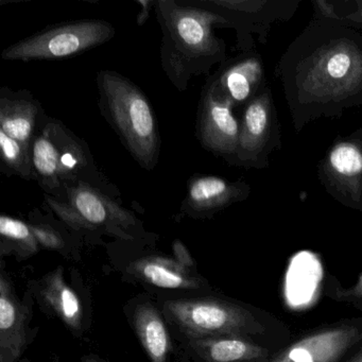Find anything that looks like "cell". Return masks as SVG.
Wrapping results in <instances>:
<instances>
[{"instance_id":"1","label":"cell","mask_w":362,"mask_h":362,"mask_svg":"<svg viewBox=\"0 0 362 362\" xmlns=\"http://www.w3.org/2000/svg\"><path fill=\"white\" fill-rule=\"evenodd\" d=\"M292 126L341 118L362 105V31L313 18L275 67Z\"/></svg>"},{"instance_id":"2","label":"cell","mask_w":362,"mask_h":362,"mask_svg":"<svg viewBox=\"0 0 362 362\" xmlns=\"http://www.w3.org/2000/svg\"><path fill=\"white\" fill-rule=\"evenodd\" d=\"M162 27V64L169 79L184 90L192 76L207 73L226 59V45L214 33L230 22L213 10L182 7L173 0L156 1Z\"/></svg>"},{"instance_id":"3","label":"cell","mask_w":362,"mask_h":362,"mask_svg":"<svg viewBox=\"0 0 362 362\" xmlns=\"http://www.w3.org/2000/svg\"><path fill=\"white\" fill-rule=\"evenodd\" d=\"M31 148L35 180L46 194L66 202L67 189L86 183L112 198L120 196L97 168L88 144L60 120L45 116Z\"/></svg>"},{"instance_id":"4","label":"cell","mask_w":362,"mask_h":362,"mask_svg":"<svg viewBox=\"0 0 362 362\" xmlns=\"http://www.w3.org/2000/svg\"><path fill=\"white\" fill-rule=\"evenodd\" d=\"M97 84L101 114L141 168L153 170L160 158V139L147 97L116 71H99Z\"/></svg>"},{"instance_id":"5","label":"cell","mask_w":362,"mask_h":362,"mask_svg":"<svg viewBox=\"0 0 362 362\" xmlns=\"http://www.w3.org/2000/svg\"><path fill=\"white\" fill-rule=\"evenodd\" d=\"M169 321L190 339L259 334L264 327L238 305L214 298H181L165 303Z\"/></svg>"},{"instance_id":"6","label":"cell","mask_w":362,"mask_h":362,"mask_svg":"<svg viewBox=\"0 0 362 362\" xmlns=\"http://www.w3.org/2000/svg\"><path fill=\"white\" fill-rule=\"evenodd\" d=\"M115 29L105 21L81 20L64 23L35 33L4 50L8 61L63 60L88 52L113 39Z\"/></svg>"},{"instance_id":"7","label":"cell","mask_w":362,"mask_h":362,"mask_svg":"<svg viewBox=\"0 0 362 362\" xmlns=\"http://www.w3.org/2000/svg\"><path fill=\"white\" fill-rule=\"evenodd\" d=\"M317 173L334 200L362 213V124L351 134L332 141L317 163Z\"/></svg>"},{"instance_id":"8","label":"cell","mask_w":362,"mask_h":362,"mask_svg":"<svg viewBox=\"0 0 362 362\" xmlns=\"http://www.w3.org/2000/svg\"><path fill=\"white\" fill-rule=\"evenodd\" d=\"M281 148V126L269 84L243 107L238 149L232 165L264 169L269 156Z\"/></svg>"},{"instance_id":"9","label":"cell","mask_w":362,"mask_h":362,"mask_svg":"<svg viewBox=\"0 0 362 362\" xmlns=\"http://www.w3.org/2000/svg\"><path fill=\"white\" fill-rule=\"evenodd\" d=\"M202 4L230 22V27L236 29L239 47L250 52L254 47L252 35H259L262 43L267 44L273 24L291 20L300 0H209Z\"/></svg>"},{"instance_id":"10","label":"cell","mask_w":362,"mask_h":362,"mask_svg":"<svg viewBox=\"0 0 362 362\" xmlns=\"http://www.w3.org/2000/svg\"><path fill=\"white\" fill-rule=\"evenodd\" d=\"M197 133L203 148L233 164L238 149L240 120L235 116L234 105L218 92L213 78L201 97Z\"/></svg>"},{"instance_id":"11","label":"cell","mask_w":362,"mask_h":362,"mask_svg":"<svg viewBox=\"0 0 362 362\" xmlns=\"http://www.w3.org/2000/svg\"><path fill=\"white\" fill-rule=\"evenodd\" d=\"M115 199L86 183L67 189L66 203L71 204L95 230H105L120 238L132 239L128 230L137 219L115 202Z\"/></svg>"},{"instance_id":"12","label":"cell","mask_w":362,"mask_h":362,"mask_svg":"<svg viewBox=\"0 0 362 362\" xmlns=\"http://www.w3.org/2000/svg\"><path fill=\"white\" fill-rule=\"evenodd\" d=\"M251 192V186L243 180L230 181L216 175H196L188 183L182 211L194 217H206L247 200Z\"/></svg>"},{"instance_id":"13","label":"cell","mask_w":362,"mask_h":362,"mask_svg":"<svg viewBox=\"0 0 362 362\" xmlns=\"http://www.w3.org/2000/svg\"><path fill=\"white\" fill-rule=\"evenodd\" d=\"M218 92L235 107H245L266 86L262 57L245 52L213 77Z\"/></svg>"},{"instance_id":"14","label":"cell","mask_w":362,"mask_h":362,"mask_svg":"<svg viewBox=\"0 0 362 362\" xmlns=\"http://www.w3.org/2000/svg\"><path fill=\"white\" fill-rule=\"evenodd\" d=\"M360 340V330L353 326L330 328L292 344L272 362H337Z\"/></svg>"},{"instance_id":"15","label":"cell","mask_w":362,"mask_h":362,"mask_svg":"<svg viewBox=\"0 0 362 362\" xmlns=\"http://www.w3.org/2000/svg\"><path fill=\"white\" fill-rule=\"evenodd\" d=\"M45 116L41 103L27 90H0V131L11 139L33 147Z\"/></svg>"},{"instance_id":"16","label":"cell","mask_w":362,"mask_h":362,"mask_svg":"<svg viewBox=\"0 0 362 362\" xmlns=\"http://www.w3.org/2000/svg\"><path fill=\"white\" fill-rule=\"evenodd\" d=\"M29 309L16 296L5 273L0 275V362H16L27 347Z\"/></svg>"},{"instance_id":"17","label":"cell","mask_w":362,"mask_h":362,"mask_svg":"<svg viewBox=\"0 0 362 362\" xmlns=\"http://www.w3.org/2000/svg\"><path fill=\"white\" fill-rule=\"evenodd\" d=\"M129 272L137 279L156 287L167 289H198L201 286L199 277L190 273L175 258L165 256H147L132 262Z\"/></svg>"},{"instance_id":"18","label":"cell","mask_w":362,"mask_h":362,"mask_svg":"<svg viewBox=\"0 0 362 362\" xmlns=\"http://www.w3.org/2000/svg\"><path fill=\"white\" fill-rule=\"evenodd\" d=\"M39 293L44 305L67 327L75 332L81 330L83 307L77 293L65 283L62 267L42 279Z\"/></svg>"},{"instance_id":"19","label":"cell","mask_w":362,"mask_h":362,"mask_svg":"<svg viewBox=\"0 0 362 362\" xmlns=\"http://www.w3.org/2000/svg\"><path fill=\"white\" fill-rule=\"evenodd\" d=\"M189 345L206 362H252L268 355L267 349L243 336L190 339Z\"/></svg>"},{"instance_id":"20","label":"cell","mask_w":362,"mask_h":362,"mask_svg":"<svg viewBox=\"0 0 362 362\" xmlns=\"http://www.w3.org/2000/svg\"><path fill=\"white\" fill-rule=\"evenodd\" d=\"M135 332L151 362H167L171 351V339L158 309L144 303L133 315Z\"/></svg>"},{"instance_id":"21","label":"cell","mask_w":362,"mask_h":362,"mask_svg":"<svg viewBox=\"0 0 362 362\" xmlns=\"http://www.w3.org/2000/svg\"><path fill=\"white\" fill-rule=\"evenodd\" d=\"M1 168L7 175H18L24 180H35L33 148L8 136L0 131Z\"/></svg>"},{"instance_id":"22","label":"cell","mask_w":362,"mask_h":362,"mask_svg":"<svg viewBox=\"0 0 362 362\" xmlns=\"http://www.w3.org/2000/svg\"><path fill=\"white\" fill-rule=\"evenodd\" d=\"M315 20L329 21L362 31V0H313Z\"/></svg>"},{"instance_id":"23","label":"cell","mask_w":362,"mask_h":362,"mask_svg":"<svg viewBox=\"0 0 362 362\" xmlns=\"http://www.w3.org/2000/svg\"><path fill=\"white\" fill-rule=\"evenodd\" d=\"M0 236L4 245L18 250L23 256L33 255L39 251V243L33 235L30 224L20 219L3 215L0 217Z\"/></svg>"},{"instance_id":"24","label":"cell","mask_w":362,"mask_h":362,"mask_svg":"<svg viewBox=\"0 0 362 362\" xmlns=\"http://www.w3.org/2000/svg\"><path fill=\"white\" fill-rule=\"evenodd\" d=\"M33 235L37 239L40 247L47 250H62L65 247V241L62 235L48 224H30Z\"/></svg>"},{"instance_id":"25","label":"cell","mask_w":362,"mask_h":362,"mask_svg":"<svg viewBox=\"0 0 362 362\" xmlns=\"http://www.w3.org/2000/svg\"><path fill=\"white\" fill-rule=\"evenodd\" d=\"M173 254H175V259L177 260L182 266L187 269H192L194 267V262L192 255L188 252L187 247L183 245L181 240L177 239L173 245Z\"/></svg>"},{"instance_id":"26","label":"cell","mask_w":362,"mask_h":362,"mask_svg":"<svg viewBox=\"0 0 362 362\" xmlns=\"http://www.w3.org/2000/svg\"><path fill=\"white\" fill-rule=\"evenodd\" d=\"M137 4L141 6V13L137 16V24L139 26L145 24L150 16L152 7L156 6V1H149V0H139Z\"/></svg>"},{"instance_id":"27","label":"cell","mask_w":362,"mask_h":362,"mask_svg":"<svg viewBox=\"0 0 362 362\" xmlns=\"http://www.w3.org/2000/svg\"><path fill=\"white\" fill-rule=\"evenodd\" d=\"M344 298H351V300H362V274L358 277V281L351 289L347 290L342 293Z\"/></svg>"},{"instance_id":"28","label":"cell","mask_w":362,"mask_h":362,"mask_svg":"<svg viewBox=\"0 0 362 362\" xmlns=\"http://www.w3.org/2000/svg\"><path fill=\"white\" fill-rule=\"evenodd\" d=\"M347 362H362V351L354 356V357L351 358Z\"/></svg>"},{"instance_id":"29","label":"cell","mask_w":362,"mask_h":362,"mask_svg":"<svg viewBox=\"0 0 362 362\" xmlns=\"http://www.w3.org/2000/svg\"><path fill=\"white\" fill-rule=\"evenodd\" d=\"M82 362H100V359L97 358L96 356H88L86 357Z\"/></svg>"},{"instance_id":"30","label":"cell","mask_w":362,"mask_h":362,"mask_svg":"<svg viewBox=\"0 0 362 362\" xmlns=\"http://www.w3.org/2000/svg\"><path fill=\"white\" fill-rule=\"evenodd\" d=\"M360 340H362V329L360 330Z\"/></svg>"}]
</instances>
